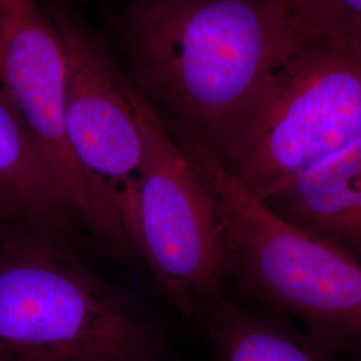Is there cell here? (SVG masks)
Masks as SVG:
<instances>
[{
	"mask_svg": "<svg viewBox=\"0 0 361 361\" xmlns=\"http://www.w3.org/2000/svg\"><path fill=\"white\" fill-rule=\"evenodd\" d=\"M123 40L134 85L224 159L296 39L271 0H134Z\"/></svg>",
	"mask_w": 361,
	"mask_h": 361,
	"instance_id": "cell-1",
	"label": "cell"
},
{
	"mask_svg": "<svg viewBox=\"0 0 361 361\" xmlns=\"http://www.w3.org/2000/svg\"><path fill=\"white\" fill-rule=\"evenodd\" d=\"M219 212L232 284L338 357L361 361V265L274 214L192 131L165 119Z\"/></svg>",
	"mask_w": 361,
	"mask_h": 361,
	"instance_id": "cell-2",
	"label": "cell"
},
{
	"mask_svg": "<svg viewBox=\"0 0 361 361\" xmlns=\"http://www.w3.org/2000/svg\"><path fill=\"white\" fill-rule=\"evenodd\" d=\"M161 348L141 301L68 237L0 231V361H158Z\"/></svg>",
	"mask_w": 361,
	"mask_h": 361,
	"instance_id": "cell-3",
	"label": "cell"
},
{
	"mask_svg": "<svg viewBox=\"0 0 361 361\" xmlns=\"http://www.w3.org/2000/svg\"><path fill=\"white\" fill-rule=\"evenodd\" d=\"M126 90L143 141L142 165L116 207L155 284L186 323L226 295L229 259L214 200L192 159L130 77Z\"/></svg>",
	"mask_w": 361,
	"mask_h": 361,
	"instance_id": "cell-4",
	"label": "cell"
},
{
	"mask_svg": "<svg viewBox=\"0 0 361 361\" xmlns=\"http://www.w3.org/2000/svg\"><path fill=\"white\" fill-rule=\"evenodd\" d=\"M361 141V51L295 40L271 71L222 164L265 201L288 182Z\"/></svg>",
	"mask_w": 361,
	"mask_h": 361,
	"instance_id": "cell-5",
	"label": "cell"
},
{
	"mask_svg": "<svg viewBox=\"0 0 361 361\" xmlns=\"http://www.w3.org/2000/svg\"><path fill=\"white\" fill-rule=\"evenodd\" d=\"M66 55L37 0H0V90L50 159L79 222L121 259L134 257L129 233L104 186L79 165L66 137Z\"/></svg>",
	"mask_w": 361,
	"mask_h": 361,
	"instance_id": "cell-6",
	"label": "cell"
},
{
	"mask_svg": "<svg viewBox=\"0 0 361 361\" xmlns=\"http://www.w3.org/2000/svg\"><path fill=\"white\" fill-rule=\"evenodd\" d=\"M47 11L65 50L67 142L79 165L111 194L116 207L137 180L143 159L142 135L125 74L74 13L61 4Z\"/></svg>",
	"mask_w": 361,
	"mask_h": 361,
	"instance_id": "cell-7",
	"label": "cell"
},
{
	"mask_svg": "<svg viewBox=\"0 0 361 361\" xmlns=\"http://www.w3.org/2000/svg\"><path fill=\"white\" fill-rule=\"evenodd\" d=\"M75 221V209L50 159L0 90V231L70 237Z\"/></svg>",
	"mask_w": 361,
	"mask_h": 361,
	"instance_id": "cell-8",
	"label": "cell"
},
{
	"mask_svg": "<svg viewBox=\"0 0 361 361\" xmlns=\"http://www.w3.org/2000/svg\"><path fill=\"white\" fill-rule=\"evenodd\" d=\"M262 202L361 265V141L304 171Z\"/></svg>",
	"mask_w": 361,
	"mask_h": 361,
	"instance_id": "cell-9",
	"label": "cell"
},
{
	"mask_svg": "<svg viewBox=\"0 0 361 361\" xmlns=\"http://www.w3.org/2000/svg\"><path fill=\"white\" fill-rule=\"evenodd\" d=\"M194 325L212 361H343L292 320L226 295L205 305Z\"/></svg>",
	"mask_w": 361,
	"mask_h": 361,
	"instance_id": "cell-10",
	"label": "cell"
},
{
	"mask_svg": "<svg viewBox=\"0 0 361 361\" xmlns=\"http://www.w3.org/2000/svg\"><path fill=\"white\" fill-rule=\"evenodd\" d=\"M292 37L322 39L361 51V0H271Z\"/></svg>",
	"mask_w": 361,
	"mask_h": 361,
	"instance_id": "cell-11",
	"label": "cell"
},
{
	"mask_svg": "<svg viewBox=\"0 0 361 361\" xmlns=\"http://www.w3.org/2000/svg\"><path fill=\"white\" fill-rule=\"evenodd\" d=\"M158 361H166V360H158Z\"/></svg>",
	"mask_w": 361,
	"mask_h": 361,
	"instance_id": "cell-12",
	"label": "cell"
}]
</instances>
